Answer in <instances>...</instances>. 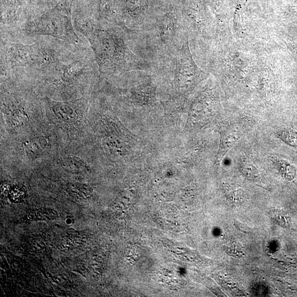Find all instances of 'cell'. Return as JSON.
Returning a JSON list of instances; mask_svg holds the SVG:
<instances>
[{
  "mask_svg": "<svg viewBox=\"0 0 297 297\" xmlns=\"http://www.w3.org/2000/svg\"><path fill=\"white\" fill-rule=\"evenodd\" d=\"M250 125L245 121L228 122L226 127L223 130L221 146V157L225 156L234 144L246 133Z\"/></svg>",
  "mask_w": 297,
  "mask_h": 297,
  "instance_id": "1",
  "label": "cell"
},
{
  "mask_svg": "<svg viewBox=\"0 0 297 297\" xmlns=\"http://www.w3.org/2000/svg\"><path fill=\"white\" fill-rule=\"evenodd\" d=\"M270 159L276 168L286 180L290 181L295 179L297 169L294 165L278 156H272Z\"/></svg>",
  "mask_w": 297,
  "mask_h": 297,
  "instance_id": "2",
  "label": "cell"
},
{
  "mask_svg": "<svg viewBox=\"0 0 297 297\" xmlns=\"http://www.w3.org/2000/svg\"><path fill=\"white\" fill-rule=\"evenodd\" d=\"M276 135L287 145L297 148V132L295 129L289 127L281 128L276 132Z\"/></svg>",
  "mask_w": 297,
  "mask_h": 297,
  "instance_id": "3",
  "label": "cell"
},
{
  "mask_svg": "<svg viewBox=\"0 0 297 297\" xmlns=\"http://www.w3.org/2000/svg\"><path fill=\"white\" fill-rule=\"evenodd\" d=\"M53 111L62 121L69 122L74 121L76 118L75 112L69 106L59 104L54 106Z\"/></svg>",
  "mask_w": 297,
  "mask_h": 297,
  "instance_id": "4",
  "label": "cell"
},
{
  "mask_svg": "<svg viewBox=\"0 0 297 297\" xmlns=\"http://www.w3.org/2000/svg\"><path fill=\"white\" fill-rule=\"evenodd\" d=\"M62 166L65 170L72 172H78L84 170L86 165L83 161L74 156H69L63 160Z\"/></svg>",
  "mask_w": 297,
  "mask_h": 297,
  "instance_id": "5",
  "label": "cell"
},
{
  "mask_svg": "<svg viewBox=\"0 0 297 297\" xmlns=\"http://www.w3.org/2000/svg\"><path fill=\"white\" fill-rule=\"evenodd\" d=\"M25 118L24 114L20 112L17 111L16 113L15 112L13 114L11 117V121L14 125H20L23 123Z\"/></svg>",
  "mask_w": 297,
  "mask_h": 297,
  "instance_id": "6",
  "label": "cell"
}]
</instances>
